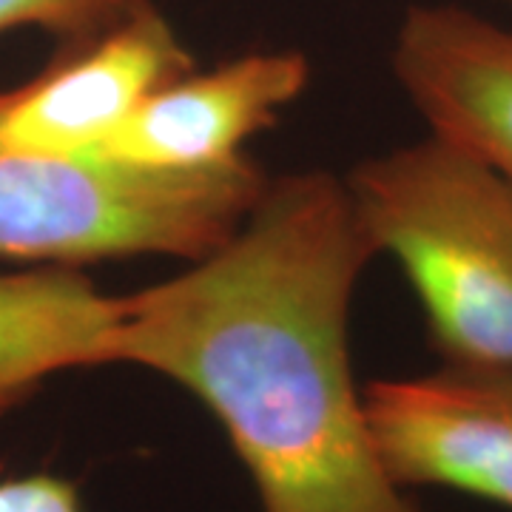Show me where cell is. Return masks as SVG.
I'll return each mask as SVG.
<instances>
[{
  "label": "cell",
  "mask_w": 512,
  "mask_h": 512,
  "mask_svg": "<svg viewBox=\"0 0 512 512\" xmlns=\"http://www.w3.org/2000/svg\"><path fill=\"white\" fill-rule=\"evenodd\" d=\"M123 296L97 291L77 268L0 271V419L52 376L114 365Z\"/></svg>",
  "instance_id": "8"
},
{
  "label": "cell",
  "mask_w": 512,
  "mask_h": 512,
  "mask_svg": "<svg viewBox=\"0 0 512 512\" xmlns=\"http://www.w3.org/2000/svg\"><path fill=\"white\" fill-rule=\"evenodd\" d=\"M373 256L342 180L268 183L220 248L123 296L114 365L200 399L262 512H419L382 467L353 382L350 299Z\"/></svg>",
  "instance_id": "1"
},
{
  "label": "cell",
  "mask_w": 512,
  "mask_h": 512,
  "mask_svg": "<svg viewBox=\"0 0 512 512\" xmlns=\"http://www.w3.org/2000/svg\"><path fill=\"white\" fill-rule=\"evenodd\" d=\"M191 69L177 29L146 0L106 32L63 46L32 80L0 92V148L97 157L151 94Z\"/></svg>",
  "instance_id": "5"
},
{
  "label": "cell",
  "mask_w": 512,
  "mask_h": 512,
  "mask_svg": "<svg viewBox=\"0 0 512 512\" xmlns=\"http://www.w3.org/2000/svg\"><path fill=\"white\" fill-rule=\"evenodd\" d=\"M146 0H0V35L40 29L63 46L106 32Z\"/></svg>",
  "instance_id": "9"
},
{
  "label": "cell",
  "mask_w": 512,
  "mask_h": 512,
  "mask_svg": "<svg viewBox=\"0 0 512 512\" xmlns=\"http://www.w3.org/2000/svg\"><path fill=\"white\" fill-rule=\"evenodd\" d=\"M0 512H83L77 484L55 473L0 478Z\"/></svg>",
  "instance_id": "10"
},
{
  "label": "cell",
  "mask_w": 512,
  "mask_h": 512,
  "mask_svg": "<svg viewBox=\"0 0 512 512\" xmlns=\"http://www.w3.org/2000/svg\"><path fill=\"white\" fill-rule=\"evenodd\" d=\"M345 185L373 251L407 276L441 362L512 367L510 185L433 131Z\"/></svg>",
  "instance_id": "2"
},
{
  "label": "cell",
  "mask_w": 512,
  "mask_h": 512,
  "mask_svg": "<svg viewBox=\"0 0 512 512\" xmlns=\"http://www.w3.org/2000/svg\"><path fill=\"white\" fill-rule=\"evenodd\" d=\"M393 72L433 134L512 188V29L456 3L407 9Z\"/></svg>",
  "instance_id": "7"
},
{
  "label": "cell",
  "mask_w": 512,
  "mask_h": 512,
  "mask_svg": "<svg viewBox=\"0 0 512 512\" xmlns=\"http://www.w3.org/2000/svg\"><path fill=\"white\" fill-rule=\"evenodd\" d=\"M265 188L251 157L163 171L0 148V259L57 268L148 254L200 259L237 231Z\"/></svg>",
  "instance_id": "3"
},
{
  "label": "cell",
  "mask_w": 512,
  "mask_h": 512,
  "mask_svg": "<svg viewBox=\"0 0 512 512\" xmlns=\"http://www.w3.org/2000/svg\"><path fill=\"white\" fill-rule=\"evenodd\" d=\"M379 461L402 490L441 487L512 512V367L444 365L362 390Z\"/></svg>",
  "instance_id": "4"
},
{
  "label": "cell",
  "mask_w": 512,
  "mask_h": 512,
  "mask_svg": "<svg viewBox=\"0 0 512 512\" xmlns=\"http://www.w3.org/2000/svg\"><path fill=\"white\" fill-rule=\"evenodd\" d=\"M308 80L311 63L299 52H251L208 72L191 69L151 94L97 157L163 171L237 163Z\"/></svg>",
  "instance_id": "6"
}]
</instances>
